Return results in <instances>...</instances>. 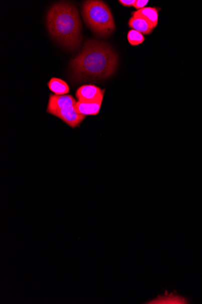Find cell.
I'll list each match as a JSON object with an SVG mask.
<instances>
[{
  "mask_svg": "<svg viewBox=\"0 0 202 304\" xmlns=\"http://www.w3.org/2000/svg\"><path fill=\"white\" fill-rule=\"evenodd\" d=\"M118 65V57L108 43L88 40L81 53L70 62L74 80H102L112 76Z\"/></svg>",
  "mask_w": 202,
  "mask_h": 304,
  "instance_id": "obj_1",
  "label": "cell"
},
{
  "mask_svg": "<svg viewBox=\"0 0 202 304\" xmlns=\"http://www.w3.org/2000/svg\"><path fill=\"white\" fill-rule=\"evenodd\" d=\"M47 26L51 36L66 48H80L82 23L75 5L63 2L53 5L47 14Z\"/></svg>",
  "mask_w": 202,
  "mask_h": 304,
  "instance_id": "obj_2",
  "label": "cell"
},
{
  "mask_svg": "<svg viewBox=\"0 0 202 304\" xmlns=\"http://www.w3.org/2000/svg\"><path fill=\"white\" fill-rule=\"evenodd\" d=\"M82 16L86 25L99 37L109 36L115 30L112 11L104 2L89 0L85 2Z\"/></svg>",
  "mask_w": 202,
  "mask_h": 304,
  "instance_id": "obj_3",
  "label": "cell"
},
{
  "mask_svg": "<svg viewBox=\"0 0 202 304\" xmlns=\"http://www.w3.org/2000/svg\"><path fill=\"white\" fill-rule=\"evenodd\" d=\"M77 102L70 95H50L47 112L61 120L72 128L79 127L86 116L76 111Z\"/></svg>",
  "mask_w": 202,
  "mask_h": 304,
  "instance_id": "obj_4",
  "label": "cell"
},
{
  "mask_svg": "<svg viewBox=\"0 0 202 304\" xmlns=\"http://www.w3.org/2000/svg\"><path fill=\"white\" fill-rule=\"evenodd\" d=\"M104 93V90L93 84H87L78 88L76 97L80 102H93L103 100Z\"/></svg>",
  "mask_w": 202,
  "mask_h": 304,
  "instance_id": "obj_5",
  "label": "cell"
},
{
  "mask_svg": "<svg viewBox=\"0 0 202 304\" xmlns=\"http://www.w3.org/2000/svg\"><path fill=\"white\" fill-rule=\"evenodd\" d=\"M102 100L93 102H77L76 111L78 114L85 116L98 115L102 106Z\"/></svg>",
  "mask_w": 202,
  "mask_h": 304,
  "instance_id": "obj_6",
  "label": "cell"
},
{
  "mask_svg": "<svg viewBox=\"0 0 202 304\" xmlns=\"http://www.w3.org/2000/svg\"><path fill=\"white\" fill-rule=\"evenodd\" d=\"M128 25L130 28L144 35L150 34L153 30L147 20L138 16H133L128 22Z\"/></svg>",
  "mask_w": 202,
  "mask_h": 304,
  "instance_id": "obj_7",
  "label": "cell"
},
{
  "mask_svg": "<svg viewBox=\"0 0 202 304\" xmlns=\"http://www.w3.org/2000/svg\"><path fill=\"white\" fill-rule=\"evenodd\" d=\"M132 15L142 17L147 20L153 29L157 26L159 20V9L157 8L145 7L133 12Z\"/></svg>",
  "mask_w": 202,
  "mask_h": 304,
  "instance_id": "obj_8",
  "label": "cell"
},
{
  "mask_svg": "<svg viewBox=\"0 0 202 304\" xmlns=\"http://www.w3.org/2000/svg\"><path fill=\"white\" fill-rule=\"evenodd\" d=\"M48 84L50 90L52 92H54L55 95H67V93L69 92L68 84L64 80H61V79L52 78L49 81Z\"/></svg>",
  "mask_w": 202,
  "mask_h": 304,
  "instance_id": "obj_9",
  "label": "cell"
},
{
  "mask_svg": "<svg viewBox=\"0 0 202 304\" xmlns=\"http://www.w3.org/2000/svg\"><path fill=\"white\" fill-rule=\"evenodd\" d=\"M128 42L132 46H137L140 45L144 42L145 38L143 34L139 33L138 31L131 29L128 32L127 35Z\"/></svg>",
  "mask_w": 202,
  "mask_h": 304,
  "instance_id": "obj_10",
  "label": "cell"
},
{
  "mask_svg": "<svg viewBox=\"0 0 202 304\" xmlns=\"http://www.w3.org/2000/svg\"><path fill=\"white\" fill-rule=\"evenodd\" d=\"M153 303H184L183 299H180L178 297H163L159 300L153 301Z\"/></svg>",
  "mask_w": 202,
  "mask_h": 304,
  "instance_id": "obj_11",
  "label": "cell"
},
{
  "mask_svg": "<svg viewBox=\"0 0 202 304\" xmlns=\"http://www.w3.org/2000/svg\"><path fill=\"white\" fill-rule=\"evenodd\" d=\"M148 0H136L134 7L135 8L137 11L142 10V9L145 8L146 6L148 4Z\"/></svg>",
  "mask_w": 202,
  "mask_h": 304,
  "instance_id": "obj_12",
  "label": "cell"
},
{
  "mask_svg": "<svg viewBox=\"0 0 202 304\" xmlns=\"http://www.w3.org/2000/svg\"><path fill=\"white\" fill-rule=\"evenodd\" d=\"M136 0H120L119 2L122 5L127 7H134Z\"/></svg>",
  "mask_w": 202,
  "mask_h": 304,
  "instance_id": "obj_13",
  "label": "cell"
}]
</instances>
